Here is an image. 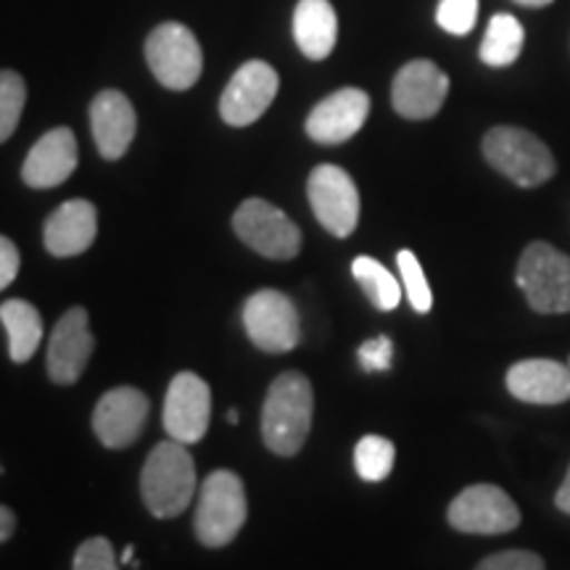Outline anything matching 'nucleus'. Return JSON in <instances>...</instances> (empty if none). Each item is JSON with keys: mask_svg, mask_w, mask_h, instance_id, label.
<instances>
[{"mask_svg": "<svg viewBox=\"0 0 570 570\" xmlns=\"http://www.w3.org/2000/svg\"><path fill=\"white\" fill-rule=\"evenodd\" d=\"M0 323L9 333V354L17 365L30 362L42 341V317L30 302L11 298L0 304Z\"/></svg>", "mask_w": 570, "mask_h": 570, "instance_id": "4be33fe9", "label": "nucleus"}, {"mask_svg": "<svg viewBox=\"0 0 570 570\" xmlns=\"http://www.w3.org/2000/svg\"><path fill=\"white\" fill-rule=\"evenodd\" d=\"M449 525L462 533H481V537H497L520 525V510L512 502L508 491L491 483H475L454 497L449 504Z\"/></svg>", "mask_w": 570, "mask_h": 570, "instance_id": "9d476101", "label": "nucleus"}, {"mask_svg": "<svg viewBox=\"0 0 570 570\" xmlns=\"http://www.w3.org/2000/svg\"><path fill=\"white\" fill-rule=\"evenodd\" d=\"M77 161H80V151H77L75 132L69 127H56L30 148L24 167H21V180L38 190L56 188L69 180V175L77 169Z\"/></svg>", "mask_w": 570, "mask_h": 570, "instance_id": "f3484780", "label": "nucleus"}, {"mask_svg": "<svg viewBox=\"0 0 570 570\" xmlns=\"http://www.w3.org/2000/svg\"><path fill=\"white\" fill-rule=\"evenodd\" d=\"M98 233V212L85 198L61 204L46 223V248L53 256H77L88 252Z\"/></svg>", "mask_w": 570, "mask_h": 570, "instance_id": "aec40b11", "label": "nucleus"}, {"mask_svg": "<svg viewBox=\"0 0 570 570\" xmlns=\"http://www.w3.org/2000/svg\"><path fill=\"white\" fill-rule=\"evenodd\" d=\"M554 504H558V510L568 512V515H570V468H568L566 481H562V487L558 491V497H554Z\"/></svg>", "mask_w": 570, "mask_h": 570, "instance_id": "72a5a7b5", "label": "nucleus"}, {"mask_svg": "<svg viewBox=\"0 0 570 570\" xmlns=\"http://www.w3.org/2000/svg\"><path fill=\"white\" fill-rule=\"evenodd\" d=\"M396 265H399V275H402L404 291H407V296H410L412 309L420 312V315L431 312L433 294H431V285H428V281H425L423 267H420L417 256L404 248V252L396 254Z\"/></svg>", "mask_w": 570, "mask_h": 570, "instance_id": "bb28decb", "label": "nucleus"}, {"mask_svg": "<svg viewBox=\"0 0 570 570\" xmlns=\"http://www.w3.org/2000/svg\"><path fill=\"white\" fill-rule=\"evenodd\" d=\"M360 365L367 373H383V370L391 367V360H394V344H391L389 336H377L373 341H365L360 346Z\"/></svg>", "mask_w": 570, "mask_h": 570, "instance_id": "7c9ffc66", "label": "nucleus"}, {"mask_svg": "<svg viewBox=\"0 0 570 570\" xmlns=\"http://www.w3.org/2000/svg\"><path fill=\"white\" fill-rule=\"evenodd\" d=\"M13 531H17V515H13L9 508L0 504V544L9 541L13 537Z\"/></svg>", "mask_w": 570, "mask_h": 570, "instance_id": "473e14b6", "label": "nucleus"}, {"mask_svg": "<svg viewBox=\"0 0 570 570\" xmlns=\"http://www.w3.org/2000/svg\"><path fill=\"white\" fill-rule=\"evenodd\" d=\"M227 420H230V425H235V423H238V412H235V410H230V412H227Z\"/></svg>", "mask_w": 570, "mask_h": 570, "instance_id": "e433bc0d", "label": "nucleus"}, {"mask_svg": "<svg viewBox=\"0 0 570 570\" xmlns=\"http://www.w3.org/2000/svg\"><path fill=\"white\" fill-rule=\"evenodd\" d=\"M233 227L246 246L267 259H294L302 252V230L265 198H248L240 204Z\"/></svg>", "mask_w": 570, "mask_h": 570, "instance_id": "0eeeda50", "label": "nucleus"}, {"mask_svg": "<svg viewBox=\"0 0 570 570\" xmlns=\"http://www.w3.org/2000/svg\"><path fill=\"white\" fill-rule=\"evenodd\" d=\"M315 391L302 373H283L273 381L262 407V439L269 452L294 458L302 452L312 431Z\"/></svg>", "mask_w": 570, "mask_h": 570, "instance_id": "f257e3e1", "label": "nucleus"}, {"mask_svg": "<svg viewBox=\"0 0 570 570\" xmlns=\"http://www.w3.org/2000/svg\"><path fill=\"white\" fill-rule=\"evenodd\" d=\"M27 101V85L17 71H0V142L17 130Z\"/></svg>", "mask_w": 570, "mask_h": 570, "instance_id": "a878e982", "label": "nucleus"}, {"mask_svg": "<svg viewBox=\"0 0 570 570\" xmlns=\"http://www.w3.org/2000/svg\"><path fill=\"white\" fill-rule=\"evenodd\" d=\"M90 127L104 159H122L138 127L130 98L119 90L98 92L90 106Z\"/></svg>", "mask_w": 570, "mask_h": 570, "instance_id": "a211bd4d", "label": "nucleus"}, {"mask_svg": "<svg viewBox=\"0 0 570 570\" xmlns=\"http://www.w3.org/2000/svg\"><path fill=\"white\" fill-rule=\"evenodd\" d=\"M352 275L354 281L360 283V288L365 291V296L373 302L375 309L391 312L396 309L399 302H402L399 281L381 265V262L373 259V256H356L352 265Z\"/></svg>", "mask_w": 570, "mask_h": 570, "instance_id": "b1692460", "label": "nucleus"}, {"mask_svg": "<svg viewBox=\"0 0 570 570\" xmlns=\"http://www.w3.org/2000/svg\"><path fill=\"white\" fill-rule=\"evenodd\" d=\"M19 275V248L0 235V291L9 288Z\"/></svg>", "mask_w": 570, "mask_h": 570, "instance_id": "2f4dec72", "label": "nucleus"}, {"mask_svg": "<svg viewBox=\"0 0 570 570\" xmlns=\"http://www.w3.org/2000/svg\"><path fill=\"white\" fill-rule=\"evenodd\" d=\"M281 77L265 61H246L219 98V114L230 127L254 125L273 106Z\"/></svg>", "mask_w": 570, "mask_h": 570, "instance_id": "9b49d317", "label": "nucleus"}, {"mask_svg": "<svg viewBox=\"0 0 570 570\" xmlns=\"http://www.w3.org/2000/svg\"><path fill=\"white\" fill-rule=\"evenodd\" d=\"M475 570H544V560H541L537 552L508 550L489 554L487 560L479 562Z\"/></svg>", "mask_w": 570, "mask_h": 570, "instance_id": "c756f323", "label": "nucleus"}, {"mask_svg": "<svg viewBox=\"0 0 570 570\" xmlns=\"http://www.w3.org/2000/svg\"><path fill=\"white\" fill-rule=\"evenodd\" d=\"M212 391L209 383L196 373H180L169 383L167 402H164V428L169 439L180 444H196L209 431Z\"/></svg>", "mask_w": 570, "mask_h": 570, "instance_id": "f8f14e48", "label": "nucleus"}, {"mask_svg": "<svg viewBox=\"0 0 570 570\" xmlns=\"http://www.w3.org/2000/svg\"><path fill=\"white\" fill-rule=\"evenodd\" d=\"M142 502L154 518H177L196 497V465L180 441H161L148 454L140 475Z\"/></svg>", "mask_w": 570, "mask_h": 570, "instance_id": "f03ea898", "label": "nucleus"}, {"mask_svg": "<svg viewBox=\"0 0 570 570\" xmlns=\"http://www.w3.org/2000/svg\"><path fill=\"white\" fill-rule=\"evenodd\" d=\"M148 396L132 386L106 391L92 412V431L109 449H127L138 441L148 420Z\"/></svg>", "mask_w": 570, "mask_h": 570, "instance_id": "ddd939ff", "label": "nucleus"}, {"mask_svg": "<svg viewBox=\"0 0 570 570\" xmlns=\"http://www.w3.org/2000/svg\"><path fill=\"white\" fill-rule=\"evenodd\" d=\"M449 92V77L433 61L404 63L394 77L391 101L404 119H431L441 111Z\"/></svg>", "mask_w": 570, "mask_h": 570, "instance_id": "2eb2a0df", "label": "nucleus"}, {"mask_svg": "<svg viewBox=\"0 0 570 570\" xmlns=\"http://www.w3.org/2000/svg\"><path fill=\"white\" fill-rule=\"evenodd\" d=\"M483 156L520 188H537L554 175L552 151L523 127L502 125L489 130L483 138Z\"/></svg>", "mask_w": 570, "mask_h": 570, "instance_id": "20e7f679", "label": "nucleus"}, {"mask_svg": "<svg viewBox=\"0 0 570 570\" xmlns=\"http://www.w3.org/2000/svg\"><path fill=\"white\" fill-rule=\"evenodd\" d=\"M71 570H119L117 552H114L111 541L104 537H92L82 541L80 550L75 552Z\"/></svg>", "mask_w": 570, "mask_h": 570, "instance_id": "c85d7f7f", "label": "nucleus"}, {"mask_svg": "<svg viewBox=\"0 0 570 570\" xmlns=\"http://www.w3.org/2000/svg\"><path fill=\"white\" fill-rule=\"evenodd\" d=\"M119 562H122V566H132V562H135V547L132 544L125 547L122 554H119Z\"/></svg>", "mask_w": 570, "mask_h": 570, "instance_id": "f704fd0d", "label": "nucleus"}, {"mask_svg": "<svg viewBox=\"0 0 570 570\" xmlns=\"http://www.w3.org/2000/svg\"><path fill=\"white\" fill-rule=\"evenodd\" d=\"M523 24L512 13H497L489 21V30L481 42V61L489 67H510L523 51Z\"/></svg>", "mask_w": 570, "mask_h": 570, "instance_id": "5701e85b", "label": "nucleus"}, {"mask_svg": "<svg viewBox=\"0 0 570 570\" xmlns=\"http://www.w3.org/2000/svg\"><path fill=\"white\" fill-rule=\"evenodd\" d=\"M244 325L252 344L267 354H285L302 341V320L294 302L273 288L246 298Z\"/></svg>", "mask_w": 570, "mask_h": 570, "instance_id": "6e6552de", "label": "nucleus"}, {"mask_svg": "<svg viewBox=\"0 0 570 570\" xmlns=\"http://www.w3.org/2000/svg\"><path fill=\"white\" fill-rule=\"evenodd\" d=\"M370 114V96L360 88L336 90L306 117V135L323 146H338L362 130Z\"/></svg>", "mask_w": 570, "mask_h": 570, "instance_id": "dca6fc26", "label": "nucleus"}, {"mask_svg": "<svg viewBox=\"0 0 570 570\" xmlns=\"http://www.w3.org/2000/svg\"><path fill=\"white\" fill-rule=\"evenodd\" d=\"M520 6H531V9H541V6H550L552 0H515Z\"/></svg>", "mask_w": 570, "mask_h": 570, "instance_id": "c9c22d12", "label": "nucleus"}, {"mask_svg": "<svg viewBox=\"0 0 570 570\" xmlns=\"http://www.w3.org/2000/svg\"><path fill=\"white\" fill-rule=\"evenodd\" d=\"M294 38L306 59L323 61L333 53L338 38V19L331 0H298L294 11Z\"/></svg>", "mask_w": 570, "mask_h": 570, "instance_id": "412c9836", "label": "nucleus"}, {"mask_svg": "<svg viewBox=\"0 0 570 570\" xmlns=\"http://www.w3.org/2000/svg\"><path fill=\"white\" fill-rule=\"evenodd\" d=\"M396 462V446L383 436H365L354 446V468L356 475L367 483H377L389 479Z\"/></svg>", "mask_w": 570, "mask_h": 570, "instance_id": "393cba45", "label": "nucleus"}, {"mask_svg": "<svg viewBox=\"0 0 570 570\" xmlns=\"http://www.w3.org/2000/svg\"><path fill=\"white\" fill-rule=\"evenodd\" d=\"M479 19V0H441L436 9L439 27L449 35H468Z\"/></svg>", "mask_w": 570, "mask_h": 570, "instance_id": "cd10ccee", "label": "nucleus"}, {"mask_svg": "<svg viewBox=\"0 0 570 570\" xmlns=\"http://www.w3.org/2000/svg\"><path fill=\"white\" fill-rule=\"evenodd\" d=\"M146 61L156 80L169 90L194 88L204 69L202 46H198L196 35L177 21L159 24L148 35Z\"/></svg>", "mask_w": 570, "mask_h": 570, "instance_id": "423d86ee", "label": "nucleus"}, {"mask_svg": "<svg viewBox=\"0 0 570 570\" xmlns=\"http://www.w3.org/2000/svg\"><path fill=\"white\" fill-rule=\"evenodd\" d=\"M510 394L525 404H562L570 399V365L520 360L508 370Z\"/></svg>", "mask_w": 570, "mask_h": 570, "instance_id": "6ab92c4d", "label": "nucleus"}, {"mask_svg": "<svg viewBox=\"0 0 570 570\" xmlns=\"http://www.w3.org/2000/svg\"><path fill=\"white\" fill-rule=\"evenodd\" d=\"M248 518L246 487L240 475L233 470H214L206 475L202 491H198V508L194 518L196 539L204 547L219 550L238 537Z\"/></svg>", "mask_w": 570, "mask_h": 570, "instance_id": "7ed1b4c3", "label": "nucleus"}, {"mask_svg": "<svg viewBox=\"0 0 570 570\" xmlns=\"http://www.w3.org/2000/svg\"><path fill=\"white\" fill-rule=\"evenodd\" d=\"M518 285L533 312L541 315L570 312V259L544 240H533L520 254Z\"/></svg>", "mask_w": 570, "mask_h": 570, "instance_id": "39448f33", "label": "nucleus"}, {"mask_svg": "<svg viewBox=\"0 0 570 570\" xmlns=\"http://www.w3.org/2000/svg\"><path fill=\"white\" fill-rule=\"evenodd\" d=\"M312 212L317 223L336 238H348L360 223V190L346 169L336 164H320L306 183Z\"/></svg>", "mask_w": 570, "mask_h": 570, "instance_id": "1a4fd4ad", "label": "nucleus"}, {"mask_svg": "<svg viewBox=\"0 0 570 570\" xmlns=\"http://www.w3.org/2000/svg\"><path fill=\"white\" fill-rule=\"evenodd\" d=\"M96 338H92L88 325V312L75 306L56 323L48 344V375L59 386L77 383L88 367Z\"/></svg>", "mask_w": 570, "mask_h": 570, "instance_id": "4468645a", "label": "nucleus"}]
</instances>
